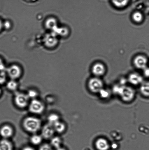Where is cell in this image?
I'll use <instances>...</instances> for the list:
<instances>
[{
	"label": "cell",
	"mask_w": 149,
	"mask_h": 150,
	"mask_svg": "<svg viewBox=\"0 0 149 150\" xmlns=\"http://www.w3.org/2000/svg\"><path fill=\"white\" fill-rule=\"evenodd\" d=\"M22 125L26 131L35 134L40 130L41 127V121L37 117H28L23 120Z\"/></svg>",
	"instance_id": "obj_1"
},
{
	"label": "cell",
	"mask_w": 149,
	"mask_h": 150,
	"mask_svg": "<svg viewBox=\"0 0 149 150\" xmlns=\"http://www.w3.org/2000/svg\"><path fill=\"white\" fill-rule=\"evenodd\" d=\"M118 96L124 102L130 103L133 100L136 96V91L132 87L127 85H121Z\"/></svg>",
	"instance_id": "obj_2"
},
{
	"label": "cell",
	"mask_w": 149,
	"mask_h": 150,
	"mask_svg": "<svg viewBox=\"0 0 149 150\" xmlns=\"http://www.w3.org/2000/svg\"><path fill=\"white\" fill-rule=\"evenodd\" d=\"M104 86V84L103 81L100 77L96 76L91 78L87 83L89 90L93 93H98Z\"/></svg>",
	"instance_id": "obj_3"
},
{
	"label": "cell",
	"mask_w": 149,
	"mask_h": 150,
	"mask_svg": "<svg viewBox=\"0 0 149 150\" xmlns=\"http://www.w3.org/2000/svg\"><path fill=\"white\" fill-rule=\"evenodd\" d=\"M45 108V105L43 103L36 98L32 100L29 104V111L34 114H42L44 111Z\"/></svg>",
	"instance_id": "obj_4"
},
{
	"label": "cell",
	"mask_w": 149,
	"mask_h": 150,
	"mask_svg": "<svg viewBox=\"0 0 149 150\" xmlns=\"http://www.w3.org/2000/svg\"><path fill=\"white\" fill-rule=\"evenodd\" d=\"M29 98L27 94L18 93L16 94L14 97V102L19 108H25L28 105Z\"/></svg>",
	"instance_id": "obj_5"
},
{
	"label": "cell",
	"mask_w": 149,
	"mask_h": 150,
	"mask_svg": "<svg viewBox=\"0 0 149 150\" xmlns=\"http://www.w3.org/2000/svg\"><path fill=\"white\" fill-rule=\"evenodd\" d=\"M7 74L10 79L13 80L18 79L22 74L21 68L17 65L10 66L7 70Z\"/></svg>",
	"instance_id": "obj_6"
},
{
	"label": "cell",
	"mask_w": 149,
	"mask_h": 150,
	"mask_svg": "<svg viewBox=\"0 0 149 150\" xmlns=\"http://www.w3.org/2000/svg\"><path fill=\"white\" fill-rule=\"evenodd\" d=\"M55 132L53 126L48 123L42 128L41 136L45 139H51L53 137Z\"/></svg>",
	"instance_id": "obj_7"
},
{
	"label": "cell",
	"mask_w": 149,
	"mask_h": 150,
	"mask_svg": "<svg viewBox=\"0 0 149 150\" xmlns=\"http://www.w3.org/2000/svg\"><path fill=\"white\" fill-rule=\"evenodd\" d=\"M127 81L129 83L134 86L141 85L144 81L143 78L138 73H131L128 76Z\"/></svg>",
	"instance_id": "obj_8"
},
{
	"label": "cell",
	"mask_w": 149,
	"mask_h": 150,
	"mask_svg": "<svg viewBox=\"0 0 149 150\" xmlns=\"http://www.w3.org/2000/svg\"><path fill=\"white\" fill-rule=\"evenodd\" d=\"M134 65L137 68L143 70L147 67L148 60L146 57L143 55H138L134 59Z\"/></svg>",
	"instance_id": "obj_9"
},
{
	"label": "cell",
	"mask_w": 149,
	"mask_h": 150,
	"mask_svg": "<svg viewBox=\"0 0 149 150\" xmlns=\"http://www.w3.org/2000/svg\"><path fill=\"white\" fill-rule=\"evenodd\" d=\"M106 72L105 66L101 63H98L95 64L92 68V72L95 76L100 77L103 76Z\"/></svg>",
	"instance_id": "obj_10"
},
{
	"label": "cell",
	"mask_w": 149,
	"mask_h": 150,
	"mask_svg": "<svg viewBox=\"0 0 149 150\" xmlns=\"http://www.w3.org/2000/svg\"><path fill=\"white\" fill-rule=\"evenodd\" d=\"M14 130L11 126L8 125L3 126L0 129V135L3 139H7L12 136Z\"/></svg>",
	"instance_id": "obj_11"
},
{
	"label": "cell",
	"mask_w": 149,
	"mask_h": 150,
	"mask_svg": "<svg viewBox=\"0 0 149 150\" xmlns=\"http://www.w3.org/2000/svg\"><path fill=\"white\" fill-rule=\"evenodd\" d=\"M95 145L97 150H108L110 144L107 139L104 138H99L96 141Z\"/></svg>",
	"instance_id": "obj_12"
},
{
	"label": "cell",
	"mask_w": 149,
	"mask_h": 150,
	"mask_svg": "<svg viewBox=\"0 0 149 150\" xmlns=\"http://www.w3.org/2000/svg\"><path fill=\"white\" fill-rule=\"evenodd\" d=\"M12 143L8 139H3L0 140V150H13Z\"/></svg>",
	"instance_id": "obj_13"
},
{
	"label": "cell",
	"mask_w": 149,
	"mask_h": 150,
	"mask_svg": "<svg viewBox=\"0 0 149 150\" xmlns=\"http://www.w3.org/2000/svg\"><path fill=\"white\" fill-rule=\"evenodd\" d=\"M140 92L143 96L149 97V81H143L140 85Z\"/></svg>",
	"instance_id": "obj_14"
},
{
	"label": "cell",
	"mask_w": 149,
	"mask_h": 150,
	"mask_svg": "<svg viewBox=\"0 0 149 150\" xmlns=\"http://www.w3.org/2000/svg\"><path fill=\"white\" fill-rule=\"evenodd\" d=\"M55 132L58 133H64L66 129L65 123L60 121L57 122L53 125Z\"/></svg>",
	"instance_id": "obj_15"
},
{
	"label": "cell",
	"mask_w": 149,
	"mask_h": 150,
	"mask_svg": "<svg viewBox=\"0 0 149 150\" xmlns=\"http://www.w3.org/2000/svg\"><path fill=\"white\" fill-rule=\"evenodd\" d=\"M62 141L61 138L58 137H53L51 139L50 145L52 148L57 149L61 147Z\"/></svg>",
	"instance_id": "obj_16"
},
{
	"label": "cell",
	"mask_w": 149,
	"mask_h": 150,
	"mask_svg": "<svg viewBox=\"0 0 149 150\" xmlns=\"http://www.w3.org/2000/svg\"><path fill=\"white\" fill-rule=\"evenodd\" d=\"M113 5L118 8H122L128 5L130 0H111Z\"/></svg>",
	"instance_id": "obj_17"
},
{
	"label": "cell",
	"mask_w": 149,
	"mask_h": 150,
	"mask_svg": "<svg viewBox=\"0 0 149 150\" xmlns=\"http://www.w3.org/2000/svg\"><path fill=\"white\" fill-rule=\"evenodd\" d=\"M42 139L43 138L40 135L34 134L30 138V142L34 145H39L41 143Z\"/></svg>",
	"instance_id": "obj_18"
},
{
	"label": "cell",
	"mask_w": 149,
	"mask_h": 150,
	"mask_svg": "<svg viewBox=\"0 0 149 150\" xmlns=\"http://www.w3.org/2000/svg\"><path fill=\"white\" fill-rule=\"evenodd\" d=\"M48 123L53 126L57 122L59 121V117L58 115L53 113L49 115L48 116Z\"/></svg>",
	"instance_id": "obj_19"
},
{
	"label": "cell",
	"mask_w": 149,
	"mask_h": 150,
	"mask_svg": "<svg viewBox=\"0 0 149 150\" xmlns=\"http://www.w3.org/2000/svg\"><path fill=\"white\" fill-rule=\"evenodd\" d=\"M6 87L8 90L12 91L16 90L18 87V84L15 80L11 79L7 82Z\"/></svg>",
	"instance_id": "obj_20"
},
{
	"label": "cell",
	"mask_w": 149,
	"mask_h": 150,
	"mask_svg": "<svg viewBox=\"0 0 149 150\" xmlns=\"http://www.w3.org/2000/svg\"><path fill=\"white\" fill-rule=\"evenodd\" d=\"M101 98L103 99H106L110 97L111 92L109 90L103 88L99 93Z\"/></svg>",
	"instance_id": "obj_21"
},
{
	"label": "cell",
	"mask_w": 149,
	"mask_h": 150,
	"mask_svg": "<svg viewBox=\"0 0 149 150\" xmlns=\"http://www.w3.org/2000/svg\"><path fill=\"white\" fill-rule=\"evenodd\" d=\"M143 15L141 12L139 11L135 12L133 14L132 19L136 23H140L143 20Z\"/></svg>",
	"instance_id": "obj_22"
},
{
	"label": "cell",
	"mask_w": 149,
	"mask_h": 150,
	"mask_svg": "<svg viewBox=\"0 0 149 150\" xmlns=\"http://www.w3.org/2000/svg\"><path fill=\"white\" fill-rule=\"evenodd\" d=\"M26 94H27L29 99L30 98V99H32V100L36 99V97L38 95L37 92L34 90L33 89L29 90Z\"/></svg>",
	"instance_id": "obj_23"
},
{
	"label": "cell",
	"mask_w": 149,
	"mask_h": 150,
	"mask_svg": "<svg viewBox=\"0 0 149 150\" xmlns=\"http://www.w3.org/2000/svg\"><path fill=\"white\" fill-rule=\"evenodd\" d=\"M39 150H53L50 144L45 143L42 145L39 148Z\"/></svg>",
	"instance_id": "obj_24"
},
{
	"label": "cell",
	"mask_w": 149,
	"mask_h": 150,
	"mask_svg": "<svg viewBox=\"0 0 149 150\" xmlns=\"http://www.w3.org/2000/svg\"><path fill=\"white\" fill-rule=\"evenodd\" d=\"M143 70V73L144 76L146 77H149V68L146 67Z\"/></svg>",
	"instance_id": "obj_25"
},
{
	"label": "cell",
	"mask_w": 149,
	"mask_h": 150,
	"mask_svg": "<svg viewBox=\"0 0 149 150\" xmlns=\"http://www.w3.org/2000/svg\"><path fill=\"white\" fill-rule=\"evenodd\" d=\"M22 150H35L34 148L31 146H26L24 147Z\"/></svg>",
	"instance_id": "obj_26"
},
{
	"label": "cell",
	"mask_w": 149,
	"mask_h": 150,
	"mask_svg": "<svg viewBox=\"0 0 149 150\" xmlns=\"http://www.w3.org/2000/svg\"><path fill=\"white\" fill-rule=\"evenodd\" d=\"M3 26V23L2 21L0 19V32L2 30Z\"/></svg>",
	"instance_id": "obj_27"
},
{
	"label": "cell",
	"mask_w": 149,
	"mask_h": 150,
	"mask_svg": "<svg viewBox=\"0 0 149 150\" xmlns=\"http://www.w3.org/2000/svg\"><path fill=\"white\" fill-rule=\"evenodd\" d=\"M56 150H66L65 149V148H62V147H61L58 148H57V149H56Z\"/></svg>",
	"instance_id": "obj_28"
},
{
	"label": "cell",
	"mask_w": 149,
	"mask_h": 150,
	"mask_svg": "<svg viewBox=\"0 0 149 150\" xmlns=\"http://www.w3.org/2000/svg\"><path fill=\"white\" fill-rule=\"evenodd\" d=\"M1 88H0V96H1Z\"/></svg>",
	"instance_id": "obj_29"
}]
</instances>
